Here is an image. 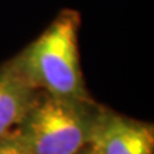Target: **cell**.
I'll use <instances>...</instances> for the list:
<instances>
[{"label":"cell","mask_w":154,"mask_h":154,"mask_svg":"<svg viewBox=\"0 0 154 154\" xmlns=\"http://www.w3.org/2000/svg\"><path fill=\"white\" fill-rule=\"evenodd\" d=\"M79 154H96V153H95V150H94V149H93V148H91V146L89 145L88 148H85L84 150H81Z\"/></svg>","instance_id":"6"},{"label":"cell","mask_w":154,"mask_h":154,"mask_svg":"<svg viewBox=\"0 0 154 154\" xmlns=\"http://www.w3.org/2000/svg\"><path fill=\"white\" fill-rule=\"evenodd\" d=\"M90 146L96 154H154V130L103 107Z\"/></svg>","instance_id":"3"},{"label":"cell","mask_w":154,"mask_h":154,"mask_svg":"<svg viewBox=\"0 0 154 154\" xmlns=\"http://www.w3.org/2000/svg\"><path fill=\"white\" fill-rule=\"evenodd\" d=\"M0 154H28V152L17 132H14L0 140Z\"/></svg>","instance_id":"5"},{"label":"cell","mask_w":154,"mask_h":154,"mask_svg":"<svg viewBox=\"0 0 154 154\" xmlns=\"http://www.w3.org/2000/svg\"><path fill=\"white\" fill-rule=\"evenodd\" d=\"M103 105L37 94L17 135L28 154H79L90 145Z\"/></svg>","instance_id":"2"},{"label":"cell","mask_w":154,"mask_h":154,"mask_svg":"<svg viewBox=\"0 0 154 154\" xmlns=\"http://www.w3.org/2000/svg\"><path fill=\"white\" fill-rule=\"evenodd\" d=\"M38 93L12 59L0 64V140L17 131Z\"/></svg>","instance_id":"4"},{"label":"cell","mask_w":154,"mask_h":154,"mask_svg":"<svg viewBox=\"0 0 154 154\" xmlns=\"http://www.w3.org/2000/svg\"><path fill=\"white\" fill-rule=\"evenodd\" d=\"M80 13L62 11L44 32L13 58L33 88L51 96L91 100L80 64Z\"/></svg>","instance_id":"1"}]
</instances>
